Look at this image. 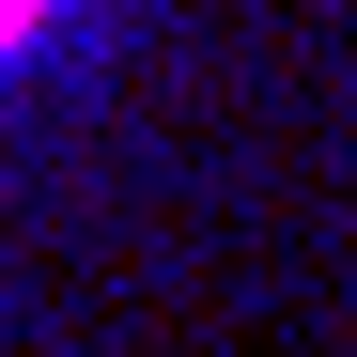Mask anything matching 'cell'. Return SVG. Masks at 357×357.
I'll list each match as a JSON object with an SVG mask.
<instances>
[{
    "instance_id": "6da1fadb",
    "label": "cell",
    "mask_w": 357,
    "mask_h": 357,
    "mask_svg": "<svg viewBox=\"0 0 357 357\" xmlns=\"http://www.w3.org/2000/svg\"><path fill=\"white\" fill-rule=\"evenodd\" d=\"M31 16H47V0H0V63H16V47H31Z\"/></svg>"
}]
</instances>
